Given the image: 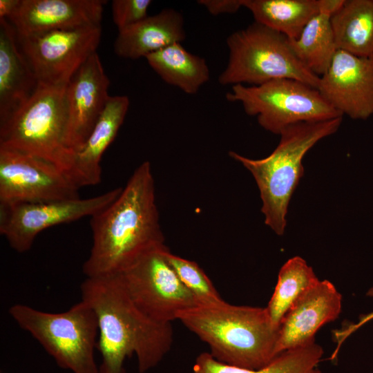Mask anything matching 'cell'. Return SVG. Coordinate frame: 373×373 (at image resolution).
Here are the masks:
<instances>
[{
    "label": "cell",
    "mask_w": 373,
    "mask_h": 373,
    "mask_svg": "<svg viewBox=\"0 0 373 373\" xmlns=\"http://www.w3.org/2000/svg\"><path fill=\"white\" fill-rule=\"evenodd\" d=\"M93 245L83 265L86 278L116 275L165 245L151 164L142 162L118 196L90 217Z\"/></svg>",
    "instance_id": "obj_1"
},
{
    "label": "cell",
    "mask_w": 373,
    "mask_h": 373,
    "mask_svg": "<svg viewBox=\"0 0 373 373\" xmlns=\"http://www.w3.org/2000/svg\"><path fill=\"white\" fill-rule=\"evenodd\" d=\"M82 300L94 310L98 322L97 349L102 356L99 373H126V358L136 355L138 370L155 367L170 350L171 323L155 322L133 303L117 274L86 278Z\"/></svg>",
    "instance_id": "obj_2"
},
{
    "label": "cell",
    "mask_w": 373,
    "mask_h": 373,
    "mask_svg": "<svg viewBox=\"0 0 373 373\" xmlns=\"http://www.w3.org/2000/svg\"><path fill=\"white\" fill-rule=\"evenodd\" d=\"M177 319L206 343L209 353L220 362L256 370L279 355L280 327L274 325L266 307L223 300L182 311Z\"/></svg>",
    "instance_id": "obj_3"
},
{
    "label": "cell",
    "mask_w": 373,
    "mask_h": 373,
    "mask_svg": "<svg viewBox=\"0 0 373 373\" xmlns=\"http://www.w3.org/2000/svg\"><path fill=\"white\" fill-rule=\"evenodd\" d=\"M342 120L340 117L291 125L280 133L276 148L262 159L254 160L229 151V156L254 178L262 202L265 222L277 235L285 232L289 201L304 174L302 160L305 155L318 141L336 133Z\"/></svg>",
    "instance_id": "obj_4"
},
{
    "label": "cell",
    "mask_w": 373,
    "mask_h": 373,
    "mask_svg": "<svg viewBox=\"0 0 373 373\" xmlns=\"http://www.w3.org/2000/svg\"><path fill=\"white\" fill-rule=\"evenodd\" d=\"M9 314L30 333L61 368L73 373H99L94 356L99 327L96 314L84 300L67 311L50 313L15 304Z\"/></svg>",
    "instance_id": "obj_5"
},
{
    "label": "cell",
    "mask_w": 373,
    "mask_h": 373,
    "mask_svg": "<svg viewBox=\"0 0 373 373\" xmlns=\"http://www.w3.org/2000/svg\"><path fill=\"white\" fill-rule=\"evenodd\" d=\"M229 57L218 77L223 86H256L277 79L298 80L317 89L320 77L310 72L292 51L289 39L254 22L227 39Z\"/></svg>",
    "instance_id": "obj_6"
},
{
    "label": "cell",
    "mask_w": 373,
    "mask_h": 373,
    "mask_svg": "<svg viewBox=\"0 0 373 373\" xmlns=\"http://www.w3.org/2000/svg\"><path fill=\"white\" fill-rule=\"evenodd\" d=\"M66 86L39 84L24 106L0 124V146L44 157L67 173L73 153L67 141Z\"/></svg>",
    "instance_id": "obj_7"
},
{
    "label": "cell",
    "mask_w": 373,
    "mask_h": 373,
    "mask_svg": "<svg viewBox=\"0 0 373 373\" xmlns=\"http://www.w3.org/2000/svg\"><path fill=\"white\" fill-rule=\"evenodd\" d=\"M240 103L246 114L274 134L301 122H323L343 115L308 84L293 79H277L256 86L236 84L226 94Z\"/></svg>",
    "instance_id": "obj_8"
},
{
    "label": "cell",
    "mask_w": 373,
    "mask_h": 373,
    "mask_svg": "<svg viewBox=\"0 0 373 373\" xmlns=\"http://www.w3.org/2000/svg\"><path fill=\"white\" fill-rule=\"evenodd\" d=\"M168 249L165 245L155 247L117 274L136 306L153 321L164 324L198 305L169 263Z\"/></svg>",
    "instance_id": "obj_9"
},
{
    "label": "cell",
    "mask_w": 373,
    "mask_h": 373,
    "mask_svg": "<svg viewBox=\"0 0 373 373\" xmlns=\"http://www.w3.org/2000/svg\"><path fill=\"white\" fill-rule=\"evenodd\" d=\"M122 189L115 188L88 198L0 203V233L12 249L26 252L41 231L93 216L111 203Z\"/></svg>",
    "instance_id": "obj_10"
},
{
    "label": "cell",
    "mask_w": 373,
    "mask_h": 373,
    "mask_svg": "<svg viewBox=\"0 0 373 373\" xmlns=\"http://www.w3.org/2000/svg\"><path fill=\"white\" fill-rule=\"evenodd\" d=\"M101 26L19 36L20 47L40 84L64 86L97 52Z\"/></svg>",
    "instance_id": "obj_11"
},
{
    "label": "cell",
    "mask_w": 373,
    "mask_h": 373,
    "mask_svg": "<svg viewBox=\"0 0 373 373\" xmlns=\"http://www.w3.org/2000/svg\"><path fill=\"white\" fill-rule=\"evenodd\" d=\"M79 189L55 163L0 146V203L77 198Z\"/></svg>",
    "instance_id": "obj_12"
},
{
    "label": "cell",
    "mask_w": 373,
    "mask_h": 373,
    "mask_svg": "<svg viewBox=\"0 0 373 373\" xmlns=\"http://www.w3.org/2000/svg\"><path fill=\"white\" fill-rule=\"evenodd\" d=\"M317 90L342 115L367 119L373 115V57L337 50Z\"/></svg>",
    "instance_id": "obj_13"
},
{
    "label": "cell",
    "mask_w": 373,
    "mask_h": 373,
    "mask_svg": "<svg viewBox=\"0 0 373 373\" xmlns=\"http://www.w3.org/2000/svg\"><path fill=\"white\" fill-rule=\"evenodd\" d=\"M109 79L97 52L77 70L66 86L68 146L72 153L86 142L110 97Z\"/></svg>",
    "instance_id": "obj_14"
},
{
    "label": "cell",
    "mask_w": 373,
    "mask_h": 373,
    "mask_svg": "<svg viewBox=\"0 0 373 373\" xmlns=\"http://www.w3.org/2000/svg\"><path fill=\"white\" fill-rule=\"evenodd\" d=\"M342 309V296L327 280H318L294 303L282 321L277 343L280 353L315 343L324 325L334 321Z\"/></svg>",
    "instance_id": "obj_15"
},
{
    "label": "cell",
    "mask_w": 373,
    "mask_h": 373,
    "mask_svg": "<svg viewBox=\"0 0 373 373\" xmlns=\"http://www.w3.org/2000/svg\"><path fill=\"white\" fill-rule=\"evenodd\" d=\"M103 0H21L9 20L20 37L55 30L101 26Z\"/></svg>",
    "instance_id": "obj_16"
},
{
    "label": "cell",
    "mask_w": 373,
    "mask_h": 373,
    "mask_svg": "<svg viewBox=\"0 0 373 373\" xmlns=\"http://www.w3.org/2000/svg\"><path fill=\"white\" fill-rule=\"evenodd\" d=\"M12 24L0 19V124L10 119L39 87Z\"/></svg>",
    "instance_id": "obj_17"
},
{
    "label": "cell",
    "mask_w": 373,
    "mask_h": 373,
    "mask_svg": "<svg viewBox=\"0 0 373 373\" xmlns=\"http://www.w3.org/2000/svg\"><path fill=\"white\" fill-rule=\"evenodd\" d=\"M129 104L127 96H110L88 137L74 153L67 173L79 188L101 182V159L115 140Z\"/></svg>",
    "instance_id": "obj_18"
},
{
    "label": "cell",
    "mask_w": 373,
    "mask_h": 373,
    "mask_svg": "<svg viewBox=\"0 0 373 373\" xmlns=\"http://www.w3.org/2000/svg\"><path fill=\"white\" fill-rule=\"evenodd\" d=\"M186 38L182 15L172 8H166L153 16L118 31L114 51L119 57L137 59L146 57Z\"/></svg>",
    "instance_id": "obj_19"
},
{
    "label": "cell",
    "mask_w": 373,
    "mask_h": 373,
    "mask_svg": "<svg viewBox=\"0 0 373 373\" xmlns=\"http://www.w3.org/2000/svg\"><path fill=\"white\" fill-rule=\"evenodd\" d=\"M342 2L343 0H323L320 12L307 23L299 37L289 39L295 55L318 77L326 72L337 50L331 17Z\"/></svg>",
    "instance_id": "obj_20"
},
{
    "label": "cell",
    "mask_w": 373,
    "mask_h": 373,
    "mask_svg": "<svg viewBox=\"0 0 373 373\" xmlns=\"http://www.w3.org/2000/svg\"><path fill=\"white\" fill-rule=\"evenodd\" d=\"M331 24L337 50L373 57V0H343Z\"/></svg>",
    "instance_id": "obj_21"
},
{
    "label": "cell",
    "mask_w": 373,
    "mask_h": 373,
    "mask_svg": "<svg viewBox=\"0 0 373 373\" xmlns=\"http://www.w3.org/2000/svg\"><path fill=\"white\" fill-rule=\"evenodd\" d=\"M153 70L166 84L193 95L210 79L205 59L187 51L181 43H175L146 56Z\"/></svg>",
    "instance_id": "obj_22"
},
{
    "label": "cell",
    "mask_w": 373,
    "mask_h": 373,
    "mask_svg": "<svg viewBox=\"0 0 373 373\" xmlns=\"http://www.w3.org/2000/svg\"><path fill=\"white\" fill-rule=\"evenodd\" d=\"M323 0H243L254 21L296 39L311 19L318 14Z\"/></svg>",
    "instance_id": "obj_23"
},
{
    "label": "cell",
    "mask_w": 373,
    "mask_h": 373,
    "mask_svg": "<svg viewBox=\"0 0 373 373\" xmlns=\"http://www.w3.org/2000/svg\"><path fill=\"white\" fill-rule=\"evenodd\" d=\"M323 355L316 343L286 350L260 369H248L218 361L209 352L199 354L192 373H321L318 367Z\"/></svg>",
    "instance_id": "obj_24"
},
{
    "label": "cell",
    "mask_w": 373,
    "mask_h": 373,
    "mask_svg": "<svg viewBox=\"0 0 373 373\" xmlns=\"http://www.w3.org/2000/svg\"><path fill=\"white\" fill-rule=\"evenodd\" d=\"M319 280L300 256L289 259L280 268L276 285L266 309L277 327L298 298Z\"/></svg>",
    "instance_id": "obj_25"
},
{
    "label": "cell",
    "mask_w": 373,
    "mask_h": 373,
    "mask_svg": "<svg viewBox=\"0 0 373 373\" xmlns=\"http://www.w3.org/2000/svg\"><path fill=\"white\" fill-rule=\"evenodd\" d=\"M165 255L178 277L194 296L198 305H211L224 300L198 263L173 254L169 249Z\"/></svg>",
    "instance_id": "obj_26"
},
{
    "label": "cell",
    "mask_w": 373,
    "mask_h": 373,
    "mask_svg": "<svg viewBox=\"0 0 373 373\" xmlns=\"http://www.w3.org/2000/svg\"><path fill=\"white\" fill-rule=\"evenodd\" d=\"M151 3L150 0H113L111 3L112 17L118 31L147 17Z\"/></svg>",
    "instance_id": "obj_27"
},
{
    "label": "cell",
    "mask_w": 373,
    "mask_h": 373,
    "mask_svg": "<svg viewBox=\"0 0 373 373\" xmlns=\"http://www.w3.org/2000/svg\"><path fill=\"white\" fill-rule=\"evenodd\" d=\"M198 3L214 16L234 14L243 7V0H199Z\"/></svg>",
    "instance_id": "obj_28"
},
{
    "label": "cell",
    "mask_w": 373,
    "mask_h": 373,
    "mask_svg": "<svg viewBox=\"0 0 373 373\" xmlns=\"http://www.w3.org/2000/svg\"><path fill=\"white\" fill-rule=\"evenodd\" d=\"M373 320V311L361 315L358 322L347 324L343 328L333 331V337L336 344V350H339L344 341L357 329Z\"/></svg>",
    "instance_id": "obj_29"
},
{
    "label": "cell",
    "mask_w": 373,
    "mask_h": 373,
    "mask_svg": "<svg viewBox=\"0 0 373 373\" xmlns=\"http://www.w3.org/2000/svg\"><path fill=\"white\" fill-rule=\"evenodd\" d=\"M21 0H0V19L9 21L16 13Z\"/></svg>",
    "instance_id": "obj_30"
},
{
    "label": "cell",
    "mask_w": 373,
    "mask_h": 373,
    "mask_svg": "<svg viewBox=\"0 0 373 373\" xmlns=\"http://www.w3.org/2000/svg\"><path fill=\"white\" fill-rule=\"evenodd\" d=\"M366 295L369 297H373V287H370L367 293H366Z\"/></svg>",
    "instance_id": "obj_31"
}]
</instances>
